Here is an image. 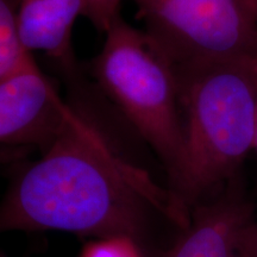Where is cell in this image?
Listing matches in <instances>:
<instances>
[{
  "mask_svg": "<svg viewBox=\"0 0 257 257\" xmlns=\"http://www.w3.org/2000/svg\"><path fill=\"white\" fill-rule=\"evenodd\" d=\"M11 166L0 233L62 231L140 244L154 213L184 229L168 188L125 159L101 125L70 102L40 156Z\"/></svg>",
  "mask_w": 257,
  "mask_h": 257,
  "instance_id": "1",
  "label": "cell"
},
{
  "mask_svg": "<svg viewBox=\"0 0 257 257\" xmlns=\"http://www.w3.org/2000/svg\"><path fill=\"white\" fill-rule=\"evenodd\" d=\"M162 257H257V214L236 178L192 208Z\"/></svg>",
  "mask_w": 257,
  "mask_h": 257,
  "instance_id": "5",
  "label": "cell"
},
{
  "mask_svg": "<svg viewBox=\"0 0 257 257\" xmlns=\"http://www.w3.org/2000/svg\"><path fill=\"white\" fill-rule=\"evenodd\" d=\"M85 0H17V27L22 46L29 54L42 53L68 75H74L76 60L73 30L85 16Z\"/></svg>",
  "mask_w": 257,
  "mask_h": 257,
  "instance_id": "7",
  "label": "cell"
},
{
  "mask_svg": "<svg viewBox=\"0 0 257 257\" xmlns=\"http://www.w3.org/2000/svg\"><path fill=\"white\" fill-rule=\"evenodd\" d=\"M175 69L257 60L256 0H131Z\"/></svg>",
  "mask_w": 257,
  "mask_h": 257,
  "instance_id": "4",
  "label": "cell"
},
{
  "mask_svg": "<svg viewBox=\"0 0 257 257\" xmlns=\"http://www.w3.org/2000/svg\"><path fill=\"white\" fill-rule=\"evenodd\" d=\"M175 70L185 150L181 168L168 191L186 227L192 208L236 178L253 149L257 60Z\"/></svg>",
  "mask_w": 257,
  "mask_h": 257,
  "instance_id": "2",
  "label": "cell"
},
{
  "mask_svg": "<svg viewBox=\"0 0 257 257\" xmlns=\"http://www.w3.org/2000/svg\"><path fill=\"white\" fill-rule=\"evenodd\" d=\"M67 104L32 56L0 81V146L42 152L56 134Z\"/></svg>",
  "mask_w": 257,
  "mask_h": 257,
  "instance_id": "6",
  "label": "cell"
},
{
  "mask_svg": "<svg viewBox=\"0 0 257 257\" xmlns=\"http://www.w3.org/2000/svg\"><path fill=\"white\" fill-rule=\"evenodd\" d=\"M80 257H142V253L136 240L124 236H113L89 242Z\"/></svg>",
  "mask_w": 257,
  "mask_h": 257,
  "instance_id": "9",
  "label": "cell"
},
{
  "mask_svg": "<svg viewBox=\"0 0 257 257\" xmlns=\"http://www.w3.org/2000/svg\"><path fill=\"white\" fill-rule=\"evenodd\" d=\"M253 149L257 152V111H256V125H255V142H253Z\"/></svg>",
  "mask_w": 257,
  "mask_h": 257,
  "instance_id": "12",
  "label": "cell"
},
{
  "mask_svg": "<svg viewBox=\"0 0 257 257\" xmlns=\"http://www.w3.org/2000/svg\"><path fill=\"white\" fill-rule=\"evenodd\" d=\"M34 149L27 147H8L0 146V167L14 165L18 161L28 159Z\"/></svg>",
  "mask_w": 257,
  "mask_h": 257,
  "instance_id": "11",
  "label": "cell"
},
{
  "mask_svg": "<svg viewBox=\"0 0 257 257\" xmlns=\"http://www.w3.org/2000/svg\"><path fill=\"white\" fill-rule=\"evenodd\" d=\"M104 35V46L92 61V76L159 157L169 186L179 174L185 150L175 67L146 32L123 18Z\"/></svg>",
  "mask_w": 257,
  "mask_h": 257,
  "instance_id": "3",
  "label": "cell"
},
{
  "mask_svg": "<svg viewBox=\"0 0 257 257\" xmlns=\"http://www.w3.org/2000/svg\"><path fill=\"white\" fill-rule=\"evenodd\" d=\"M124 0H85V17L93 27L105 34L121 18L120 9Z\"/></svg>",
  "mask_w": 257,
  "mask_h": 257,
  "instance_id": "10",
  "label": "cell"
},
{
  "mask_svg": "<svg viewBox=\"0 0 257 257\" xmlns=\"http://www.w3.org/2000/svg\"><path fill=\"white\" fill-rule=\"evenodd\" d=\"M32 56L19 38L17 0H0V81L21 69Z\"/></svg>",
  "mask_w": 257,
  "mask_h": 257,
  "instance_id": "8",
  "label": "cell"
},
{
  "mask_svg": "<svg viewBox=\"0 0 257 257\" xmlns=\"http://www.w3.org/2000/svg\"><path fill=\"white\" fill-rule=\"evenodd\" d=\"M256 5H257V0H256Z\"/></svg>",
  "mask_w": 257,
  "mask_h": 257,
  "instance_id": "13",
  "label": "cell"
}]
</instances>
